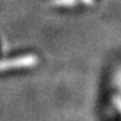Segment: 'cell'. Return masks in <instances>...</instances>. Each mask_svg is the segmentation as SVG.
<instances>
[{
	"label": "cell",
	"instance_id": "cell-1",
	"mask_svg": "<svg viewBox=\"0 0 121 121\" xmlns=\"http://www.w3.org/2000/svg\"><path fill=\"white\" fill-rule=\"evenodd\" d=\"M37 63V57L34 54H25L20 57H14L10 59L0 60V72L9 69H19V68H30Z\"/></svg>",
	"mask_w": 121,
	"mask_h": 121
},
{
	"label": "cell",
	"instance_id": "cell-2",
	"mask_svg": "<svg viewBox=\"0 0 121 121\" xmlns=\"http://www.w3.org/2000/svg\"><path fill=\"white\" fill-rule=\"evenodd\" d=\"M49 4L56 5V6H63V8H70L78 4V0H48Z\"/></svg>",
	"mask_w": 121,
	"mask_h": 121
},
{
	"label": "cell",
	"instance_id": "cell-3",
	"mask_svg": "<svg viewBox=\"0 0 121 121\" xmlns=\"http://www.w3.org/2000/svg\"><path fill=\"white\" fill-rule=\"evenodd\" d=\"M83 3H84V4H91L93 0H83Z\"/></svg>",
	"mask_w": 121,
	"mask_h": 121
}]
</instances>
